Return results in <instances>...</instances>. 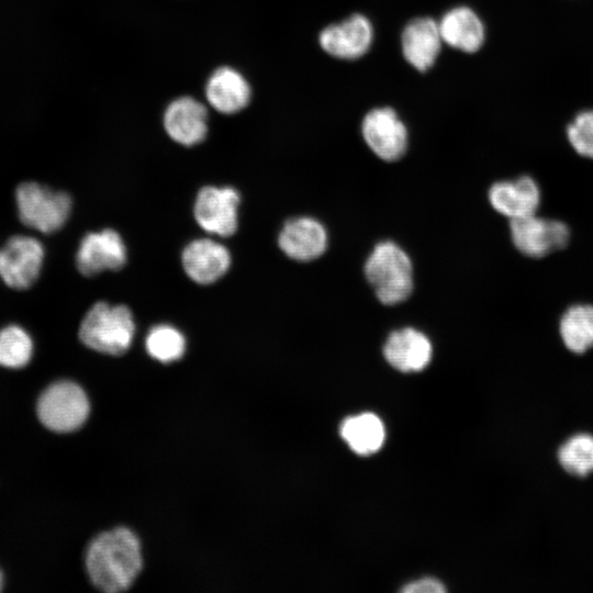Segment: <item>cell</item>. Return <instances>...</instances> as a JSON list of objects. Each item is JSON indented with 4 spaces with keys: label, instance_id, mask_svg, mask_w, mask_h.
Here are the masks:
<instances>
[{
    "label": "cell",
    "instance_id": "11",
    "mask_svg": "<svg viewBox=\"0 0 593 593\" xmlns=\"http://www.w3.org/2000/svg\"><path fill=\"white\" fill-rule=\"evenodd\" d=\"M372 40V25L359 13L340 23L326 26L318 36L322 49L340 59H356L363 56L369 51Z\"/></svg>",
    "mask_w": 593,
    "mask_h": 593
},
{
    "label": "cell",
    "instance_id": "3",
    "mask_svg": "<svg viewBox=\"0 0 593 593\" xmlns=\"http://www.w3.org/2000/svg\"><path fill=\"white\" fill-rule=\"evenodd\" d=\"M135 324L125 305L96 303L85 315L79 338L89 348L108 355L125 353L134 338Z\"/></svg>",
    "mask_w": 593,
    "mask_h": 593
},
{
    "label": "cell",
    "instance_id": "21",
    "mask_svg": "<svg viewBox=\"0 0 593 593\" xmlns=\"http://www.w3.org/2000/svg\"><path fill=\"white\" fill-rule=\"evenodd\" d=\"M556 458L563 472L577 479L593 474V433L577 432L557 448Z\"/></svg>",
    "mask_w": 593,
    "mask_h": 593
},
{
    "label": "cell",
    "instance_id": "25",
    "mask_svg": "<svg viewBox=\"0 0 593 593\" xmlns=\"http://www.w3.org/2000/svg\"><path fill=\"white\" fill-rule=\"evenodd\" d=\"M567 137L579 155L593 158V110H585L575 115L567 126Z\"/></svg>",
    "mask_w": 593,
    "mask_h": 593
},
{
    "label": "cell",
    "instance_id": "15",
    "mask_svg": "<svg viewBox=\"0 0 593 593\" xmlns=\"http://www.w3.org/2000/svg\"><path fill=\"white\" fill-rule=\"evenodd\" d=\"M387 361L402 372L423 370L430 361L433 346L428 337L413 327L393 331L383 345Z\"/></svg>",
    "mask_w": 593,
    "mask_h": 593
},
{
    "label": "cell",
    "instance_id": "20",
    "mask_svg": "<svg viewBox=\"0 0 593 593\" xmlns=\"http://www.w3.org/2000/svg\"><path fill=\"white\" fill-rule=\"evenodd\" d=\"M560 343L571 354L584 355L593 349V304L573 303L558 321Z\"/></svg>",
    "mask_w": 593,
    "mask_h": 593
},
{
    "label": "cell",
    "instance_id": "2",
    "mask_svg": "<svg viewBox=\"0 0 593 593\" xmlns=\"http://www.w3.org/2000/svg\"><path fill=\"white\" fill-rule=\"evenodd\" d=\"M365 276L377 299L385 305L405 301L414 288L410 256L396 243H378L365 262Z\"/></svg>",
    "mask_w": 593,
    "mask_h": 593
},
{
    "label": "cell",
    "instance_id": "17",
    "mask_svg": "<svg viewBox=\"0 0 593 593\" xmlns=\"http://www.w3.org/2000/svg\"><path fill=\"white\" fill-rule=\"evenodd\" d=\"M441 43L438 23L430 18L410 21L402 33L403 56L419 71H426L435 64Z\"/></svg>",
    "mask_w": 593,
    "mask_h": 593
},
{
    "label": "cell",
    "instance_id": "19",
    "mask_svg": "<svg viewBox=\"0 0 593 593\" xmlns=\"http://www.w3.org/2000/svg\"><path fill=\"white\" fill-rule=\"evenodd\" d=\"M438 26L443 42L461 52L474 53L484 43V25L478 14L468 7L449 10L438 22Z\"/></svg>",
    "mask_w": 593,
    "mask_h": 593
},
{
    "label": "cell",
    "instance_id": "16",
    "mask_svg": "<svg viewBox=\"0 0 593 593\" xmlns=\"http://www.w3.org/2000/svg\"><path fill=\"white\" fill-rule=\"evenodd\" d=\"M182 266L190 279L209 284L228 270L231 255L225 246L208 238L195 239L182 251Z\"/></svg>",
    "mask_w": 593,
    "mask_h": 593
},
{
    "label": "cell",
    "instance_id": "18",
    "mask_svg": "<svg viewBox=\"0 0 593 593\" xmlns=\"http://www.w3.org/2000/svg\"><path fill=\"white\" fill-rule=\"evenodd\" d=\"M205 96L216 111L223 114H234L248 105L251 89L238 70L223 66L209 77L205 85Z\"/></svg>",
    "mask_w": 593,
    "mask_h": 593
},
{
    "label": "cell",
    "instance_id": "24",
    "mask_svg": "<svg viewBox=\"0 0 593 593\" xmlns=\"http://www.w3.org/2000/svg\"><path fill=\"white\" fill-rule=\"evenodd\" d=\"M146 349L153 358L161 362H171L183 355L186 340L177 328L161 324L148 332Z\"/></svg>",
    "mask_w": 593,
    "mask_h": 593
},
{
    "label": "cell",
    "instance_id": "12",
    "mask_svg": "<svg viewBox=\"0 0 593 593\" xmlns=\"http://www.w3.org/2000/svg\"><path fill=\"white\" fill-rule=\"evenodd\" d=\"M278 244L289 258L307 262L320 258L326 251L328 234L318 220L299 216L283 224L278 236Z\"/></svg>",
    "mask_w": 593,
    "mask_h": 593
},
{
    "label": "cell",
    "instance_id": "10",
    "mask_svg": "<svg viewBox=\"0 0 593 593\" xmlns=\"http://www.w3.org/2000/svg\"><path fill=\"white\" fill-rule=\"evenodd\" d=\"M125 262L126 248L123 239L111 228L87 234L76 254L77 268L85 276L119 270Z\"/></svg>",
    "mask_w": 593,
    "mask_h": 593
},
{
    "label": "cell",
    "instance_id": "22",
    "mask_svg": "<svg viewBox=\"0 0 593 593\" xmlns=\"http://www.w3.org/2000/svg\"><path fill=\"white\" fill-rule=\"evenodd\" d=\"M340 435L355 452L370 455L381 447L384 427L377 415L363 413L347 417L342 423Z\"/></svg>",
    "mask_w": 593,
    "mask_h": 593
},
{
    "label": "cell",
    "instance_id": "1",
    "mask_svg": "<svg viewBox=\"0 0 593 593\" xmlns=\"http://www.w3.org/2000/svg\"><path fill=\"white\" fill-rule=\"evenodd\" d=\"M91 582L108 593L122 592L131 586L142 569L141 546L126 528L99 535L86 556Z\"/></svg>",
    "mask_w": 593,
    "mask_h": 593
},
{
    "label": "cell",
    "instance_id": "6",
    "mask_svg": "<svg viewBox=\"0 0 593 593\" xmlns=\"http://www.w3.org/2000/svg\"><path fill=\"white\" fill-rule=\"evenodd\" d=\"M41 422L54 432H71L80 427L89 414V402L76 383L61 381L51 385L37 405Z\"/></svg>",
    "mask_w": 593,
    "mask_h": 593
},
{
    "label": "cell",
    "instance_id": "28",
    "mask_svg": "<svg viewBox=\"0 0 593 593\" xmlns=\"http://www.w3.org/2000/svg\"><path fill=\"white\" fill-rule=\"evenodd\" d=\"M2 586V577H1V573H0V589Z\"/></svg>",
    "mask_w": 593,
    "mask_h": 593
},
{
    "label": "cell",
    "instance_id": "8",
    "mask_svg": "<svg viewBox=\"0 0 593 593\" xmlns=\"http://www.w3.org/2000/svg\"><path fill=\"white\" fill-rule=\"evenodd\" d=\"M361 132L368 147L384 161H395L406 152V126L391 108L369 111L362 120Z\"/></svg>",
    "mask_w": 593,
    "mask_h": 593
},
{
    "label": "cell",
    "instance_id": "27",
    "mask_svg": "<svg viewBox=\"0 0 593 593\" xmlns=\"http://www.w3.org/2000/svg\"><path fill=\"white\" fill-rule=\"evenodd\" d=\"M517 550H518V547H517ZM518 558H519V552H518ZM519 567H521V561H519ZM521 575H522V569H521ZM522 585H523V578H522ZM523 593H524V589H523Z\"/></svg>",
    "mask_w": 593,
    "mask_h": 593
},
{
    "label": "cell",
    "instance_id": "7",
    "mask_svg": "<svg viewBox=\"0 0 593 593\" xmlns=\"http://www.w3.org/2000/svg\"><path fill=\"white\" fill-rule=\"evenodd\" d=\"M44 247L32 236L15 235L0 248V278L10 288L25 290L40 276Z\"/></svg>",
    "mask_w": 593,
    "mask_h": 593
},
{
    "label": "cell",
    "instance_id": "26",
    "mask_svg": "<svg viewBox=\"0 0 593 593\" xmlns=\"http://www.w3.org/2000/svg\"><path fill=\"white\" fill-rule=\"evenodd\" d=\"M405 593H418V592H432L443 593L446 591L445 586L436 579L426 578L412 583H409L402 589Z\"/></svg>",
    "mask_w": 593,
    "mask_h": 593
},
{
    "label": "cell",
    "instance_id": "13",
    "mask_svg": "<svg viewBox=\"0 0 593 593\" xmlns=\"http://www.w3.org/2000/svg\"><path fill=\"white\" fill-rule=\"evenodd\" d=\"M491 206L508 219L535 213L541 200L537 180L523 174L513 179L497 180L488 189Z\"/></svg>",
    "mask_w": 593,
    "mask_h": 593
},
{
    "label": "cell",
    "instance_id": "5",
    "mask_svg": "<svg viewBox=\"0 0 593 593\" xmlns=\"http://www.w3.org/2000/svg\"><path fill=\"white\" fill-rule=\"evenodd\" d=\"M508 230L514 247L532 258L560 250L571 238V230L564 221L536 213L508 219Z\"/></svg>",
    "mask_w": 593,
    "mask_h": 593
},
{
    "label": "cell",
    "instance_id": "4",
    "mask_svg": "<svg viewBox=\"0 0 593 593\" xmlns=\"http://www.w3.org/2000/svg\"><path fill=\"white\" fill-rule=\"evenodd\" d=\"M21 222L35 231L49 234L61 228L71 211V199L37 182H22L15 190Z\"/></svg>",
    "mask_w": 593,
    "mask_h": 593
},
{
    "label": "cell",
    "instance_id": "14",
    "mask_svg": "<svg viewBox=\"0 0 593 593\" xmlns=\"http://www.w3.org/2000/svg\"><path fill=\"white\" fill-rule=\"evenodd\" d=\"M164 126L176 143L184 146L197 145L208 134V111L194 98L180 97L166 108Z\"/></svg>",
    "mask_w": 593,
    "mask_h": 593
},
{
    "label": "cell",
    "instance_id": "9",
    "mask_svg": "<svg viewBox=\"0 0 593 593\" xmlns=\"http://www.w3.org/2000/svg\"><path fill=\"white\" fill-rule=\"evenodd\" d=\"M238 192L231 187H204L195 199L194 217L206 232L222 237L237 228Z\"/></svg>",
    "mask_w": 593,
    "mask_h": 593
},
{
    "label": "cell",
    "instance_id": "23",
    "mask_svg": "<svg viewBox=\"0 0 593 593\" xmlns=\"http://www.w3.org/2000/svg\"><path fill=\"white\" fill-rule=\"evenodd\" d=\"M33 344L30 335L18 325L0 331V365L9 368L25 366L32 356Z\"/></svg>",
    "mask_w": 593,
    "mask_h": 593
}]
</instances>
